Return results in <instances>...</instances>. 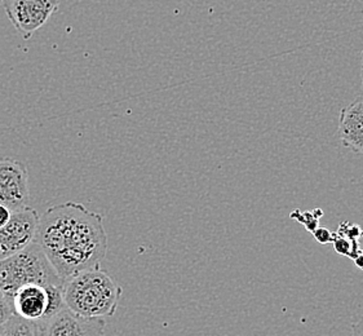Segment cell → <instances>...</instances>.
I'll return each mask as SVG.
<instances>
[{
  "label": "cell",
  "mask_w": 363,
  "mask_h": 336,
  "mask_svg": "<svg viewBox=\"0 0 363 336\" xmlns=\"http://www.w3.org/2000/svg\"><path fill=\"white\" fill-rule=\"evenodd\" d=\"M39 215L29 206L12 211L11 219L0 227V260L15 255L35 241Z\"/></svg>",
  "instance_id": "5b68a950"
},
{
  "label": "cell",
  "mask_w": 363,
  "mask_h": 336,
  "mask_svg": "<svg viewBox=\"0 0 363 336\" xmlns=\"http://www.w3.org/2000/svg\"><path fill=\"white\" fill-rule=\"evenodd\" d=\"M312 234L314 235V238H315L320 245H327V243L333 242V237H334L333 232H330L327 228L322 227L314 229Z\"/></svg>",
  "instance_id": "4fadbf2b"
},
{
  "label": "cell",
  "mask_w": 363,
  "mask_h": 336,
  "mask_svg": "<svg viewBox=\"0 0 363 336\" xmlns=\"http://www.w3.org/2000/svg\"><path fill=\"white\" fill-rule=\"evenodd\" d=\"M361 78H362V89H363V51L361 53Z\"/></svg>",
  "instance_id": "2e32d148"
},
{
  "label": "cell",
  "mask_w": 363,
  "mask_h": 336,
  "mask_svg": "<svg viewBox=\"0 0 363 336\" xmlns=\"http://www.w3.org/2000/svg\"><path fill=\"white\" fill-rule=\"evenodd\" d=\"M339 136L344 147L363 155V96H357L340 111Z\"/></svg>",
  "instance_id": "9c48e42d"
},
{
  "label": "cell",
  "mask_w": 363,
  "mask_h": 336,
  "mask_svg": "<svg viewBox=\"0 0 363 336\" xmlns=\"http://www.w3.org/2000/svg\"><path fill=\"white\" fill-rule=\"evenodd\" d=\"M65 304L74 312L89 317L114 315L123 289L100 267L67 278L62 285Z\"/></svg>",
  "instance_id": "7a4b0ae2"
},
{
  "label": "cell",
  "mask_w": 363,
  "mask_h": 336,
  "mask_svg": "<svg viewBox=\"0 0 363 336\" xmlns=\"http://www.w3.org/2000/svg\"><path fill=\"white\" fill-rule=\"evenodd\" d=\"M1 6L8 20L28 40L57 12L60 0H1Z\"/></svg>",
  "instance_id": "277c9868"
},
{
  "label": "cell",
  "mask_w": 363,
  "mask_h": 336,
  "mask_svg": "<svg viewBox=\"0 0 363 336\" xmlns=\"http://www.w3.org/2000/svg\"><path fill=\"white\" fill-rule=\"evenodd\" d=\"M13 313L15 312H13L12 300L0 291V326L7 321L8 318Z\"/></svg>",
  "instance_id": "7c38bea8"
},
{
  "label": "cell",
  "mask_w": 363,
  "mask_h": 336,
  "mask_svg": "<svg viewBox=\"0 0 363 336\" xmlns=\"http://www.w3.org/2000/svg\"><path fill=\"white\" fill-rule=\"evenodd\" d=\"M106 322L102 317H89L74 312L65 306L57 315L44 323V335L96 336L104 335Z\"/></svg>",
  "instance_id": "52a82bcc"
},
{
  "label": "cell",
  "mask_w": 363,
  "mask_h": 336,
  "mask_svg": "<svg viewBox=\"0 0 363 336\" xmlns=\"http://www.w3.org/2000/svg\"><path fill=\"white\" fill-rule=\"evenodd\" d=\"M50 285L29 284L22 286L12 298L13 312L30 321L42 322L44 325L50 306Z\"/></svg>",
  "instance_id": "ba28073f"
},
{
  "label": "cell",
  "mask_w": 363,
  "mask_h": 336,
  "mask_svg": "<svg viewBox=\"0 0 363 336\" xmlns=\"http://www.w3.org/2000/svg\"><path fill=\"white\" fill-rule=\"evenodd\" d=\"M11 215H12V210L7 206L0 203V227L7 224L11 219Z\"/></svg>",
  "instance_id": "5bb4252c"
},
{
  "label": "cell",
  "mask_w": 363,
  "mask_h": 336,
  "mask_svg": "<svg viewBox=\"0 0 363 336\" xmlns=\"http://www.w3.org/2000/svg\"><path fill=\"white\" fill-rule=\"evenodd\" d=\"M29 174L25 163L12 159H0V203L12 211L29 203Z\"/></svg>",
  "instance_id": "8992f818"
},
{
  "label": "cell",
  "mask_w": 363,
  "mask_h": 336,
  "mask_svg": "<svg viewBox=\"0 0 363 336\" xmlns=\"http://www.w3.org/2000/svg\"><path fill=\"white\" fill-rule=\"evenodd\" d=\"M43 336L44 325L39 321H30L21 315H13L0 326V336Z\"/></svg>",
  "instance_id": "30bf717a"
},
{
  "label": "cell",
  "mask_w": 363,
  "mask_h": 336,
  "mask_svg": "<svg viewBox=\"0 0 363 336\" xmlns=\"http://www.w3.org/2000/svg\"><path fill=\"white\" fill-rule=\"evenodd\" d=\"M322 215H323L322 210H314V211L306 212L295 210V211L291 213V219L298 220L300 224H303V225L306 228L308 232L313 233L314 229H317V228L320 227V225H318V221H320V218H322Z\"/></svg>",
  "instance_id": "8fae6325"
},
{
  "label": "cell",
  "mask_w": 363,
  "mask_h": 336,
  "mask_svg": "<svg viewBox=\"0 0 363 336\" xmlns=\"http://www.w3.org/2000/svg\"><path fill=\"white\" fill-rule=\"evenodd\" d=\"M0 6H1V0H0Z\"/></svg>",
  "instance_id": "e0dca14e"
},
{
  "label": "cell",
  "mask_w": 363,
  "mask_h": 336,
  "mask_svg": "<svg viewBox=\"0 0 363 336\" xmlns=\"http://www.w3.org/2000/svg\"><path fill=\"white\" fill-rule=\"evenodd\" d=\"M35 242L64 281L100 267L108 252L101 215L78 202L52 206L39 216Z\"/></svg>",
  "instance_id": "6da1fadb"
},
{
  "label": "cell",
  "mask_w": 363,
  "mask_h": 336,
  "mask_svg": "<svg viewBox=\"0 0 363 336\" xmlns=\"http://www.w3.org/2000/svg\"><path fill=\"white\" fill-rule=\"evenodd\" d=\"M29 284L64 285L37 242L15 255L0 260V291L12 300L17 290Z\"/></svg>",
  "instance_id": "3957f363"
},
{
  "label": "cell",
  "mask_w": 363,
  "mask_h": 336,
  "mask_svg": "<svg viewBox=\"0 0 363 336\" xmlns=\"http://www.w3.org/2000/svg\"><path fill=\"white\" fill-rule=\"evenodd\" d=\"M352 332L354 336H363V315L359 321L352 326Z\"/></svg>",
  "instance_id": "9a60e30c"
}]
</instances>
